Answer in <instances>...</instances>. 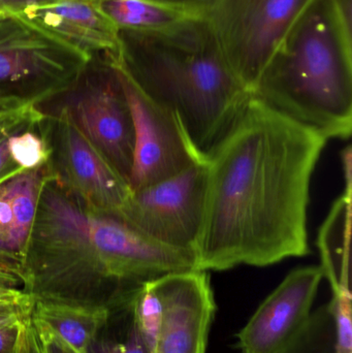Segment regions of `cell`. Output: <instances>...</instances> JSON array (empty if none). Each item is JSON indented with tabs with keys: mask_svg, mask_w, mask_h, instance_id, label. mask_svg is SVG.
Segmentation results:
<instances>
[{
	"mask_svg": "<svg viewBox=\"0 0 352 353\" xmlns=\"http://www.w3.org/2000/svg\"><path fill=\"white\" fill-rule=\"evenodd\" d=\"M4 273H6V270H4V268L0 265V277H2V276L4 275Z\"/></svg>",
	"mask_w": 352,
	"mask_h": 353,
	"instance_id": "4dcf8cb0",
	"label": "cell"
},
{
	"mask_svg": "<svg viewBox=\"0 0 352 353\" xmlns=\"http://www.w3.org/2000/svg\"><path fill=\"white\" fill-rule=\"evenodd\" d=\"M26 323L0 325V353H19L23 330H24Z\"/></svg>",
	"mask_w": 352,
	"mask_h": 353,
	"instance_id": "d4e9b609",
	"label": "cell"
},
{
	"mask_svg": "<svg viewBox=\"0 0 352 353\" xmlns=\"http://www.w3.org/2000/svg\"><path fill=\"white\" fill-rule=\"evenodd\" d=\"M17 16L89 58L119 51L118 29L95 0H60L26 8Z\"/></svg>",
	"mask_w": 352,
	"mask_h": 353,
	"instance_id": "4fadbf2b",
	"label": "cell"
},
{
	"mask_svg": "<svg viewBox=\"0 0 352 353\" xmlns=\"http://www.w3.org/2000/svg\"><path fill=\"white\" fill-rule=\"evenodd\" d=\"M116 66L134 130V152L128 178L132 191L176 175L204 157L206 154L194 146L178 116L151 101L117 63Z\"/></svg>",
	"mask_w": 352,
	"mask_h": 353,
	"instance_id": "9c48e42d",
	"label": "cell"
},
{
	"mask_svg": "<svg viewBox=\"0 0 352 353\" xmlns=\"http://www.w3.org/2000/svg\"><path fill=\"white\" fill-rule=\"evenodd\" d=\"M72 90L68 105L79 128L128 182L134 130L113 56L91 58Z\"/></svg>",
	"mask_w": 352,
	"mask_h": 353,
	"instance_id": "ba28073f",
	"label": "cell"
},
{
	"mask_svg": "<svg viewBox=\"0 0 352 353\" xmlns=\"http://www.w3.org/2000/svg\"><path fill=\"white\" fill-rule=\"evenodd\" d=\"M151 1L189 8V10H198L205 14L212 0H151Z\"/></svg>",
	"mask_w": 352,
	"mask_h": 353,
	"instance_id": "f1b7e54d",
	"label": "cell"
},
{
	"mask_svg": "<svg viewBox=\"0 0 352 353\" xmlns=\"http://www.w3.org/2000/svg\"><path fill=\"white\" fill-rule=\"evenodd\" d=\"M95 2L118 30H158L190 17L205 14L198 10L151 0H95Z\"/></svg>",
	"mask_w": 352,
	"mask_h": 353,
	"instance_id": "e0dca14e",
	"label": "cell"
},
{
	"mask_svg": "<svg viewBox=\"0 0 352 353\" xmlns=\"http://www.w3.org/2000/svg\"><path fill=\"white\" fill-rule=\"evenodd\" d=\"M41 103L12 95H0V128H39L49 118Z\"/></svg>",
	"mask_w": 352,
	"mask_h": 353,
	"instance_id": "7402d4cb",
	"label": "cell"
},
{
	"mask_svg": "<svg viewBox=\"0 0 352 353\" xmlns=\"http://www.w3.org/2000/svg\"><path fill=\"white\" fill-rule=\"evenodd\" d=\"M251 95L328 139L351 138L352 35L332 0H312Z\"/></svg>",
	"mask_w": 352,
	"mask_h": 353,
	"instance_id": "277c9868",
	"label": "cell"
},
{
	"mask_svg": "<svg viewBox=\"0 0 352 353\" xmlns=\"http://www.w3.org/2000/svg\"><path fill=\"white\" fill-rule=\"evenodd\" d=\"M19 353H41L37 332L33 327L32 317L26 323L23 330L22 340H21L20 350Z\"/></svg>",
	"mask_w": 352,
	"mask_h": 353,
	"instance_id": "4316f807",
	"label": "cell"
},
{
	"mask_svg": "<svg viewBox=\"0 0 352 353\" xmlns=\"http://www.w3.org/2000/svg\"><path fill=\"white\" fill-rule=\"evenodd\" d=\"M51 161L39 169H16L0 178V263L21 278L39 196Z\"/></svg>",
	"mask_w": 352,
	"mask_h": 353,
	"instance_id": "5bb4252c",
	"label": "cell"
},
{
	"mask_svg": "<svg viewBox=\"0 0 352 353\" xmlns=\"http://www.w3.org/2000/svg\"><path fill=\"white\" fill-rule=\"evenodd\" d=\"M163 319L153 353H205L215 312L208 272H177L155 279Z\"/></svg>",
	"mask_w": 352,
	"mask_h": 353,
	"instance_id": "7c38bea8",
	"label": "cell"
},
{
	"mask_svg": "<svg viewBox=\"0 0 352 353\" xmlns=\"http://www.w3.org/2000/svg\"><path fill=\"white\" fill-rule=\"evenodd\" d=\"M327 141L250 95L206 154L198 269L268 267L307 254L310 184Z\"/></svg>",
	"mask_w": 352,
	"mask_h": 353,
	"instance_id": "6da1fadb",
	"label": "cell"
},
{
	"mask_svg": "<svg viewBox=\"0 0 352 353\" xmlns=\"http://www.w3.org/2000/svg\"><path fill=\"white\" fill-rule=\"evenodd\" d=\"M134 296L128 302L109 309L105 323L85 353H150L136 323Z\"/></svg>",
	"mask_w": 352,
	"mask_h": 353,
	"instance_id": "ac0fdd59",
	"label": "cell"
},
{
	"mask_svg": "<svg viewBox=\"0 0 352 353\" xmlns=\"http://www.w3.org/2000/svg\"><path fill=\"white\" fill-rule=\"evenodd\" d=\"M109 310L52 301H34L32 317L59 336L68 345L85 353Z\"/></svg>",
	"mask_w": 352,
	"mask_h": 353,
	"instance_id": "2e32d148",
	"label": "cell"
},
{
	"mask_svg": "<svg viewBox=\"0 0 352 353\" xmlns=\"http://www.w3.org/2000/svg\"><path fill=\"white\" fill-rule=\"evenodd\" d=\"M34 301L0 302V325L26 323L32 317Z\"/></svg>",
	"mask_w": 352,
	"mask_h": 353,
	"instance_id": "603a6c76",
	"label": "cell"
},
{
	"mask_svg": "<svg viewBox=\"0 0 352 353\" xmlns=\"http://www.w3.org/2000/svg\"><path fill=\"white\" fill-rule=\"evenodd\" d=\"M91 58L12 14H0V95L43 103L76 84Z\"/></svg>",
	"mask_w": 352,
	"mask_h": 353,
	"instance_id": "8992f818",
	"label": "cell"
},
{
	"mask_svg": "<svg viewBox=\"0 0 352 353\" xmlns=\"http://www.w3.org/2000/svg\"><path fill=\"white\" fill-rule=\"evenodd\" d=\"M34 301L23 288L0 281V302H28Z\"/></svg>",
	"mask_w": 352,
	"mask_h": 353,
	"instance_id": "83f0119b",
	"label": "cell"
},
{
	"mask_svg": "<svg viewBox=\"0 0 352 353\" xmlns=\"http://www.w3.org/2000/svg\"><path fill=\"white\" fill-rule=\"evenodd\" d=\"M189 270H198L196 254L154 240L120 216L89 209L52 169L24 263L23 290L33 300L109 310L132 300L145 282Z\"/></svg>",
	"mask_w": 352,
	"mask_h": 353,
	"instance_id": "7a4b0ae2",
	"label": "cell"
},
{
	"mask_svg": "<svg viewBox=\"0 0 352 353\" xmlns=\"http://www.w3.org/2000/svg\"><path fill=\"white\" fill-rule=\"evenodd\" d=\"M134 315L149 352H154L163 319V302L155 279L138 288L134 301Z\"/></svg>",
	"mask_w": 352,
	"mask_h": 353,
	"instance_id": "ffe728a7",
	"label": "cell"
},
{
	"mask_svg": "<svg viewBox=\"0 0 352 353\" xmlns=\"http://www.w3.org/2000/svg\"><path fill=\"white\" fill-rule=\"evenodd\" d=\"M324 278L320 265L291 271L238 334L242 353L282 352L309 321Z\"/></svg>",
	"mask_w": 352,
	"mask_h": 353,
	"instance_id": "8fae6325",
	"label": "cell"
},
{
	"mask_svg": "<svg viewBox=\"0 0 352 353\" xmlns=\"http://www.w3.org/2000/svg\"><path fill=\"white\" fill-rule=\"evenodd\" d=\"M39 128L12 132L8 139V151L14 167L23 171L39 169L51 161L52 147Z\"/></svg>",
	"mask_w": 352,
	"mask_h": 353,
	"instance_id": "44dd1931",
	"label": "cell"
},
{
	"mask_svg": "<svg viewBox=\"0 0 352 353\" xmlns=\"http://www.w3.org/2000/svg\"><path fill=\"white\" fill-rule=\"evenodd\" d=\"M116 63L157 105L175 113L207 154L250 93L234 76L205 14L158 30H118Z\"/></svg>",
	"mask_w": 352,
	"mask_h": 353,
	"instance_id": "3957f363",
	"label": "cell"
},
{
	"mask_svg": "<svg viewBox=\"0 0 352 353\" xmlns=\"http://www.w3.org/2000/svg\"><path fill=\"white\" fill-rule=\"evenodd\" d=\"M33 327L37 332L41 353H80L68 345L59 336L56 335L47 325L32 317Z\"/></svg>",
	"mask_w": 352,
	"mask_h": 353,
	"instance_id": "cb8c5ba5",
	"label": "cell"
},
{
	"mask_svg": "<svg viewBox=\"0 0 352 353\" xmlns=\"http://www.w3.org/2000/svg\"><path fill=\"white\" fill-rule=\"evenodd\" d=\"M207 183L205 155L176 175L132 191L121 217L154 240L196 256Z\"/></svg>",
	"mask_w": 352,
	"mask_h": 353,
	"instance_id": "52a82bcc",
	"label": "cell"
},
{
	"mask_svg": "<svg viewBox=\"0 0 352 353\" xmlns=\"http://www.w3.org/2000/svg\"><path fill=\"white\" fill-rule=\"evenodd\" d=\"M53 122L51 165L58 181L89 209L121 217L132 194L126 179L81 130L68 105Z\"/></svg>",
	"mask_w": 352,
	"mask_h": 353,
	"instance_id": "30bf717a",
	"label": "cell"
},
{
	"mask_svg": "<svg viewBox=\"0 0 352 353\" xmlns=\"http://www.w3.org/2000/svg\"><path fill=\"white\" fill-rule=\"evenodd\" d=\"M351 195L352 188H344L342 194L335 201L318 234L320 267L332 286L333 294L351 292Z\"/></svg>",
	"mask_w": 352,
	"mask_h": 353,
	"instance_id": "9a60e30c",
	"label": "cell"
},
{
	"mask_svg": "<svg viewBox=\"0 0 352 353\" xmlns=\"http://www.w3.org/2000/svg\"><path fill=\"white\" fill-rule=\"evenodd\" d=\"M312 0H212L208 19L235 78L251 94L287 33Z\"/></svg>",
	"mask_w": 352,
	"mask_h": 353,
	"instance_id": "5b68a950",
	"label": "cell"
},
{
	"mask_svg": "<svg viewBox=\"0 0 352 353\" xmlns=\"http://www.w3.org/2000/svg\"><path fill=\"white\" fill-rule=\"evenodd\" d=\"M60 0H0V14H20L32 6H47Z\"/></svg>",
	"mask_w": 352,
	"mask_h": 353,
	"instance_id": "484cf974",
	"label": "cell"
},
{
	"mask_svg": "<svg viewBox=\"0 0 352 353\" xmlns=\"http://www.w3.org/2000/svg\"><path fill=\"white\" fill-rule=\"evenodd\" d=\"M279 353H340L329 303L312 311L301 333Z\"/></svg>",
	"mask_w": 352,
	"mask_h": 353,
	"instance_id": "d6986e66",
	"label": "cell"
},
{
	"mask_svg": "<svg viewBox=\"0 0 352 353\" xmlns=\"http://www.w3.org/2000/svg\"><path fill=\"white\" fill-rule=\"evenodd\" d=\"M343 171L345 176V188H351V147L342 151Z\"/></svg>",
	"mask_w": 352,
	"mask_h": 353,
	"instance_id": "f546056e",
	"label": "cell"
}]
</instances>
